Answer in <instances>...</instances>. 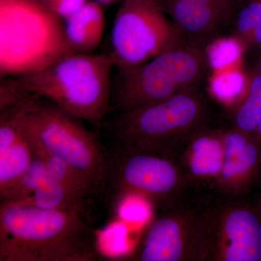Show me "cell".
<instances>
[{
  "label": "cell",
  "mask_w": 261,
  "mask_h": 261,
  "mask_svg": "<svg viewBox=\"0 0 261 261\" xmlns=\"http://www.w3.org/2000/svg\"><path fill=\"white\" fill-rule=\"evenodd\" d=\"M97 235L78 211L0 204V261H93Z\"/></svg>",
  "instance_id": "obj_1"
},
{
  "label": "cell",
  "mask_w": 261,
  "mask_h": 261,
  "mask_svg": "<svg viewBox=\"0 0 261 261\" xmlns=\"http://www.w3.org/2000/svg\"><path fill=\"white\" fill-rule=\"evenodd\" d=\"M115 67L110 53H68L10 80L24 93L47 101L80 121L97 125L111 110Z\"/></svg>",
  "instance_id": "obj_2"
},
{
  "label": "cell",
  "mask_w": 261,
  "mask_h": 261,
  "mask_svg": "<svg viewBox=\"0 0 261 261\" xmlns=\"http://www.w3.org/2000/svg\"><path fill=\"white\" fill-rule=\"evenodd\" d=\"M207 106L190 89L129 112L120 113L111 132L120 147L174 159L194 134L205 127Z\"/></svg>",
  "instance_id": "obj_3"
},
{
  "label": "cell",
  "mask_w": 261,
  "mask_h": 261,
  "mask_svg": "<svg viewBox=\"0 0 261 261\" xmlns=\"http://www.w3.org/2000/svg\"><path fill=\"white\" fill-rule=\"evenodd\" d=\"M205 49L180 42L143 64L118 71L112 102L129 112L196 89L209 68Z\"/></svg>",
  "instance_id": "obj_4"
},
{
  "label": "cell",
  "mask_w": 261,
  "mask_h": 261,
  "mask_svg": "<svg viewBox=\"0 0 261 261\" xmlns=\"http://www.w3.org/2000/svg\"><path fill=\"white\" fill-rule=\"evenodd\" d=\"M44 101L27 95L19 102L27 135L83 173L99 191L106 189L108 154L80 120Z\"/></svg>",
  "instance_id": "obj_5"
},
{
  "label": "cell",
  "mask_w": 261,
  "mask_h": 261,
  "mask_svg": "<svg viewBox=\"0 0 261 261\" xmlns=\"http://www.w3.org/2000/svg\"><path fill=\"white\" fill-rule=\"evenodd\" d=\"M108 158L106 188L115 205L137 198L156 209H168L188 181L172 158L119 147Z\"/></svg>",
  "instance_id": "obj_6"
},
{
  "label": "cell",
  "mask_w": 261,
  "mask_h": 261,
  "mask_svg": "<svg viewBox=\"0 0 261 261\" xmlns=\"http://www.w3.org/2000/svg\"><path fill=\"white\" fill-rule=\"evenodd\" d=\"M182 42L158 0H123L111 30V50L118 71L149 61Z\"/></svg>",
  "instance_id": "obj_7"
},
{
  "label": "cell",
  "mask_w": 261,
  "mask_h": 261,
  "mask_svg": "<svg viewBox=\"0 0 261 261\" xmlns=\"http://www.w3.org/2000/svg\"><path fill=\"white\" fill-rule=\"evenodd\" d=\"M209 213L193 209H166L146 228L129 256L136 261L209 260Z\"/></svg>",
  "instance_id": "obj_8"
},
{
  "label": "cell",
  "mask_w": 261,
  "mask_h": 261,
  "mask_svg": "<svg viewBox=\"0 0 261 261\" xmlns=\"http://www.w3.org/2000/svg\"><path fill=\"white\" fill-rule=\"evenodd\" d=\"M209 216V261H261V217L256 211L235 204Z\"/></svg>",
  "instance_id": "obj_9"
},
{
  "label": "cell",
  "mask_w": 261,
  "mask_h": 261,
  "mask_svg": "<svg viewBox=\"0 0 261 261\" xmlns=\"http://www.w3.org/2000/svg\"><path fill=\"white\" fill-rule=\"evenodd\" d=\"M1 202L88 214L89 204L73 195L47 171L34 154L28 171L13 188L0 196Z\"/></svg>",
  "instance_id": "obj_10"
},
{
  "label": "cell",
  "mask_w": 261,
  "mask_h": 261,
  "mask_svg": "<svg viewBox=\"0 0 261 261\" xmlns=\"http://www.w3.org/2000/svg\"><path fill=\"white\" fill-rule=\"evenodd\" d=\"M261 166V143L253 134L238 128L224 130L222 168L214 185L229 195L246 192Z\"/></svg>",
  "instance_id": "obj_11"
},
{
  "label": "cell",
  "mask_w": 261,
  "mask_h": 261,
  "mask_svg": "<svg viewBox=\"0 0 261 261\" xmlns=\"http://www.w3.org/2000/svg\"><path fill=\"white\" fill-rule=\"evenodd\" d=\"M178 163L189 181L214 183L219 178L224 152V130H199L180 151Z\"/></svg>",
  "instance_id": "obj_12"
},
{
  "label": "cell",
  "mask_w": 261,
  "mask_h": 261,
  "mask_svg": "<svg viewBox=\"0 0 261 261\" xmlns=\"http://www.w3.org/2000/svg\"><path fill=\"white\" fill-rule=\"evenodd\" d=\"M105 17L102 5L89 1L64 20L63 38L70 53H92L102 41Z\"/></svg>",
  "instance_id": "obj_13"
},
{
  "label": "cell",
  "mask_w": 261,
  "mask_h": 261,
  "mask_svg": "<svg viewBox=\"0 0 261 261\" xmlns=\"http://www.w3.org/2000/svg\"><path fill=\"white\" fill-rule=\"evenodd\" d=\"M27 136L32 144L34 154L42 161L51 176L57 181L61 182L73 195L90 204L93 197L100 192L93 182L61 158L51 153L37 141L28 135Z\"/></svg>",
  "instance_id": "obj_14"
},
{
  "label": "cell",
  "mask_w": 261,
  "mask_h": 261,
  "mask_svg": "<svg viewBox=\"0 0 261 261\" xmlns=\"http://www.w3.org/2000/svg\"><path fill=\"white\" fill-rule=\"evenodd\" d=\"M34 157L32 144L25 130L13 145L0 151V195L20 181L28 171Z\"/></svg>",
  "instance_id": "obj_15"
},
{
  "label": "cell",
  "mask_w": 261,
  "mask_h": 261,
  "mask_svg": "<svg viewBox=\"0 0 261 261\" xmlns=\"http://www.w3.org/2000/svg\"><path fill=\"white\" fill-rule=\"evenodd\" d=\"M261 115V73L252 77L233 117L234 128L254 134Z\"/></svg>",
  "instance_id": "obj_16"
},
{
  "label": "cell",
  "mask_w": 261,
  "mask_h": 261,
  "mask_svg": "<svg viewBox=\"0 0 261 261\" xmlns=\"http://www.w3.org/2000/svg\"><path fill=\"white\" fill-rule=\"evenodd\" d=\"M211 92L219 100L234 102L246 92L248 84L243 72L236 68L217 70L211 80Z\"/></svg>",
  "instance_id": "obj_17"
},
{
  "label": "cell",
  "mask_w": 261,
  "mask_h": 261,
  "mask_svg": "<svg viewBox=\"0 0 261 261\" xmlns=\"http://www.w3.org/2000/svg\"><path fill=\"white\" fill-rule=\"evenodd\" d=\"M243 44L236 37L214 39L205 49L209 66L217 71L235 64L241 58Z\"/></svg>",
  "instance_id": "obj_18"
},
{
  "label": "cell",
  "mask_w": 261,
  "mask_h": 261,
  "mask_svg": "<svg viewBox=\"0 0 261 261\" xmlns=\"http://www.w3.org/2000/svg\"><path fill=\"white\" fill-rule=\"evenodd\" d=\"M261 21V0H247L235 15V37L243 42Z\"/></svg>",
  "instance_id": "obj_19"
},
{
  "label": "cell",
  "mask_w": 261,
  "mask_h": 261,
  "mask_svg": "<svg viewBox=\"0 0 261 261\" xmlns=\"http://www.w3.org/2000/svg\"><path fill=\"white\" fill-rule=\"evenodd\" d=\"M89 0H41L44 7L58 18L66 19L78 11Z\"/></svg>",
  "instance_id": "obj_20"
},
{
  "label": "cell",
  "mask_w": 261,
  "mask_h": 261,
  "mask_svg": "<svg viewBox=\"0 0 261 261\" xmlns=\"http://www.w3.org/2000/svg\"><path fill=\"white\" fill-rule=\"evenodd\" d=\"M247 44H261V21L252 31L250 37L247 39Z\"/></svg>",
  "instance_id": "obj_21"
},
{
  "label": "cell",
  "mask_w": 261,
  "mask_h": 261,
  "mask_svg": "<svg viewBox=\"0 0 261 261\" xmlns=\"http://www.w3.org/2000/svg\"><path fill=\"white\" fill-rule=\"evenodd\" d=\"M253 135L256 137L257 140H258L259 142L261 143V115L260 119H259L258 123H257L256 129H255Z\"/></svg>",
  "instance_id": "obj_22"
},
{
  "label": "cell",
  "mask_w": 261,
  "mask_h": 261,
  "mask_svg": "<svg viewBox=\"0 0 261 261\" xmlns=\"http://www.w3.org/2000/svg\"><path fill=\"white\" fill-rule=\"evenodd\" d=\"M96 3H99V5H108L113 4V3H116L118 0H93Z\"/></svg>",
  "instance_id": "obj_23"
},
{
  "label": "cell",
  "mask_w": 261,
  "mask_h": 261,
  "mask_svg": "<svg viewBox=\"0 0 261 261\" xmlns=\"http://www.w3.org/2000/svg\"><path fill=\"white\" fill-rule=\"evenodd\" d=\"M37 1H39V2H40V1H41V0H37Z\"/></svg>",
  "instance_id": "obj_24"
}]
</instances>
